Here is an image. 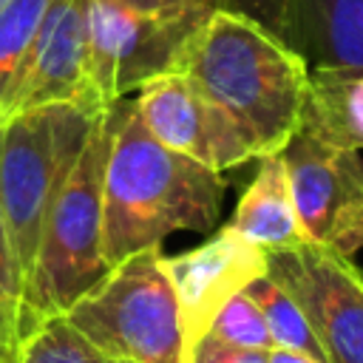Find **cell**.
Wrapping results in <instances>:
<instances>
[{
	"mask_svg": "<svg viewBox=\"0 0 363 363\" xmlns=\"http://www.w3.org/2000/svg\"><path fill=\"white\" fill-rule=\"evenodd\" d=\"M267 354L269 352L230 346L213 335H201L187 352V363H267Z\"/></svg>",
	"mask_w": 363,
	"mask_h": 363,
	"instance_id": "19",
	"label": "cell"
},
{
	"mask_svg": "<svg viewBox=\"0 0 363 363\" xmlns=\"http://www.w3.org/2000/svg\"><path fill=\"white\" fill-rule=\"evenodd\" d=\"M182 74L244 128L255 159L281 153L298 130L309 68L275 34L241 14L213 11L193 37Z\"/></svg>",
	"mask_w": 363,
	"mask_h": 363,
	"instance_id": "2",
	"label": "cell"
},
{
	"mask_svg": "<svg viewBox=\"0 0 363 363\" xmlns=\"http://www.w3.org/2000/svg\"><path fill=\"white\" fill-rule=\"evenodd\" d=\"M210 14L150 17L88 0V79L102 108L145 82L182 74L193 37Z\"/></svg>",
	"mask_w": 363,
	"mask_h": 363,
	"instance_id": "6",
	"label": "cell"
},
{
	"mask_svg": "<svg viewBox=\"0 0 363 363\" xmlns=\"http://www.w3.org/2000/svg\"><path fill=\"white\" fill-rule=\"evenodd\" d=\"M57 102L105 111L88 79V0H48L23 68L3 99L0 122Z\"/></svg>",
	"mask_w": 363,
	"mask_h": 363,
	"instance_id": "10",
	"label": "cell"
},
{
	"mask_svg": "<svg viewBox=\"0 0 363 363\" xmlns=\"http://www.w3.org/2000/svg\"><path fill=\"white\" fill-rule=\"evenodd\" d=\"M111 145L102 176V255L108 267L162 247L170 233H207L218 224L224 173L164 147L142 125L133 99L108 105Z\"/></svg>",
	"mask_w": 363,
	"mask_h": 363,
	"instance_id": "1",
	"label": "cell"
},
{
	"mask_svg": "<svg viewBox=\"0 0 363 363\" xmlns=\"http://www.w3.org/2000/svg\"><path fill=\"white\" fill-rule=\"evenodd\" d=\"M244 295L258 306L275 349L298 352V354H303V357H309L315 363H329L323 349H320V343L315 340L303 312L298 309V303L272 278H267V272L261 278L250 281L244 286Z\"/></svg>",
	"mask_w": 363,
	"mask_h": 363,
	"instance_id": "14",
	"label": "cell"
},
{
	"mask_svg": "<svg viewBox=\"0 0 363 363\" xmlns=\"http://www.w3.org/2000/svg\"><path fill=\"white\" fill-rule=\"evenodd\" d=\"M204 335H213V337H218L230 346H241V349H255V352H272L275 349L258 306L244 292L233 295L218 309V315L213 318V323Z\"/></svg>",
	"mask_w": 363,
	"mask_h": 363,
	"instance_id": "17",
	"label": "cell"
},
{
	"mask_svg": "<svg viewBox=\"0 0 363 363\" xmlns=\"http://www.w3.org/2000/svg\"><path fill=\"white\" fill-rule=\"evenodd\" d=\"M281 153L306 244L346 258L363 250V156L301 130L289 136Z\"/></svg>",
	"mask_w": 363,
	"mask_h": 363,
	"instance_id": "7",
	"label": "cell"
},
{
	"mask_svg": "<svg viewBox=\"0 0 363 363\" xmlns=\"http://www.w3.org/2000/svg\"><path fill=\"white\" fill-rule=\"evenodd\" d=\"M224 9L258 23L261 28H267L269 34H275L281 40L289 0H224Z\"/></svg>",
	"mask_w": 363,
	"mask_h": 363,
	"instance_id": "20",
	"label": "cell"
},
{
	"mask_svg": "<svg viewBox=\"0 0 363 363\" xmlns=\"http://www.w3.org/2000/svg\"><path fill=\"white\" fill-rule=\"evenodd\" d=\"M6 3H9V0H0V11H3V9H6Z\"/></svg>",
	"mask_w": 363,
	"mask_h": 363,
	"instance_id": "25",
	"label": "cell"
},
{
	"mask_svg": "<svg viewBox=\"0 0 363 363\" xmlns=\"http://www.w3.org/2000/svg\"><path fill=\"white\" fill-rule=\"evenodd\" d=\"M0 295L17 309V318L23 312V275L11 250V238H9V227L0 210Z\"/></svg>",
	"mask_w": 363,
	"mask_h": 363,
	"instance_id": "21",
	"label": "cell"
},
{
	"mask_svg": "<svg viewBox=\"0 0 363 363\" xmlns=\"http://www.w3.org/2000/svg\"><path fill=\"white\" fill-rule=\"evenodd\" d=\"M99 352L125 363H187L182 320L162 247L113 264L65 315Z\"/></svg>",
	"mask_w": 363,
	"mask_h": 363,
	"instance_id": "5",
	"label": "cell"
},
{
	"mask_svg": "<svg viewBox=\"0 0 363 363\" xmlns=\"http://www.w3.org/2000/svg\"><path fill=\"white\" fill-rule=\"evenodd\" d=\"M0 363H17V346H0Z\"/></svg>",
	"mask_w": 363,
	"mask_h": 363,
	"instance_id": "24",
	"label": "cell"
},
{
	"mask_svg": "<svg viewBox=\"0 0 363 363\" xmlns=\"http://www.w3.org/2000/svg\"><path fill=\"white\" fill-rule=\"evenodd\" d=\"M164 272L176 295L184 352H190L210 329L218 309L267 272V252L224 224L204 244L164 255Z\"/></svg>",
	"mask_w": 363,
	"mask_h": 363,
	"instance_id": "11",
	"label": "cell"
},
{
	"mask_svg": "<svg viewBox=\"0 0 363 363\" xmlns=\"http://www.w3.org/2000/svg\"><path fill=\"white\" fill-rule=\"evenodd\" d=\"M20 343V318L17 309L0 295V346H17Z\"/></svg>",
	"mask_w": 363,
	"mask_h": 363,
	"instance_id": "22",
	"label": "cell"
},
{
	"mask_svg": "<svg viewBox=\"0 0 363 363\" xmlns=\"http://www.w3.org/2000/svg\"><path fill=\"white\" fill-rule=\"evenodd\" d=\"M17 363H125L99 352L62 315L40 320L20 343Z\"/></svg>",
	"mask_w": 363,
	"mask_h": 363,
	"instance_id": "15",
	"label": "cell"
},
{
	"mask_svg": "<svg viewBox=\"0 0 363 363\" xmlns=\"http://www.w3.org/2000/svg\"><path fill=\"white\" fill-rule=\"evenodd\" d=\"M48 9V0H9L0 11V108L23 68L26 51L37 34V26Z\"/></svg>",
	"mask_w": 363,
	"mask_h": 363,
	"instance_id": "16",
	"label": "cell"
},
{
	"mask_svg": "<svg viewBox=\"0 0 363 363\" xmlns=\"http://www.w3.org/2000/svg\"><path fill=\"white\" fill-rule=\"evenodd\" d=\"M298 130L346 150H363V65L309 68Z\"/></svg>",
	"mask_w": 363,
	"mask_h": 363,
	"instance_id": "12",
	"label": "cell"
},
{
	"mask_svg": "<svg viewBox=\"0 0 363 363\" xmlns=\"http://www.w3.org/2000/svg\"><path fill=\"white\" fill-rule=\"evenodd\" d=\"M133 105L156 142L207 170L227 173L255 159L244 128L184 74H164L145 82L136 88Z\"/></svg>",
	"mask_w": 363,
	"mask_h": 363,
	"instance_id": "9",
	"label": "cell"
},
{
	"mask_svg": "<svg viewBox=\"0 0 363 363\" xmlns=\"http://www.w3.org/2000/svg\"><path fill=\"white\" fill-rule=\"evenodd\" d=\"M230 227L264 252L306 244L295 216L284 153L258 156V170L250 187L241 193Z\"/></svg>",
	"mask_w": 363,
	"mask_h": 363,
	"instance_id": "13",
	"label": "cell"
},
{
	"mask_svg": "<svg viewBox=\"0 0 363 363\" xmlns=\"http://www.w3.org/2000/svg\"><path fill=\"white\" fill-rule=\"evenodd\" d=\"M102 111L57 102L0 122V210L23 275L31 272L45 213Z\"/></svg>",
	"mask_w": 363,
	"mask_h": 363,
	"instance_id": "4",
	"label": "cell"
},
{
	"mask_svg": "<svg viewBox=\"0 0 363 363\" xmlns=\"http://www.w3.org/2000/svg\"><path fill=\"white\" fill-rule=\"evenodd\" d=\"M116 9L150 17H176V14H213L224 9V0H102Z\"/></svg>",
	"mask_w": 363,
	"mask_h": 363,
	"instance_id": "18",
	"label": "cell"
},
{
	"mask_svg": "<svg viewBox=\"0 0 363 363\" xmlns=\"http://www.w3.org/2000/svg\"><path fill=\"white\" fill-rule=\"evenodd\" d=\"M267 363H315V360H309V357H303V354H298V352L272 349V352L267 354Z\"/></svg>",
	"mask_w": 363,
	"mask_h": 363,
	"instance_id": "23",
	"label": "cell"
},
{
	"mask_svg": "<svg viewBox=\"0 0 363 363\" xmlns=\"http://www.w3.org/2000/svg\"><path fill=\"white\" fill-rule=\"evenodd\" d=\"M108 145L111 119L105 108L45 213L37 255L23 286L20 340L40 320L65 315L111 269L102 255V176Z\"/></svg>",
	"mask_w": 363,
	"mask_h": 363,
	"instance_id": "3",
	"label": "cell"
},
{
	"mask_svg": "<svg viewBox=\"0 0 363 363\" xmlns=\"http://www.w3.org/2000/svg\"><path fill=\"white\" fill-rule=\"evenodd\" d=\"M272 278L303 312L329 363H363V272L315 244L267 252Z\"/></svg>",
	"mask_w": 363,
	"mask_h": 363,
	"instance_id": "8",
	"label": "cell"
}]
</instances>
